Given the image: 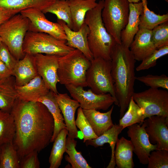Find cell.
I'll return each instance as SVG.
<instances>
[{
  "label": "cell",
  "mask_w": 168,
  "mask_h": 168,
  "mask_svg": "<svg viewBox=\"0 0 168 168\" xmlns=\"http://www.w3.org/2000/svg\"><path fill=\"white\" fill-rule=\"evenodd\" d=\"M10 112L15 125L12 142L20 161L30 152L34 151L40 152L49 145L54 123L44 105L17 98Z\"/></svg>",
  "instance_id": "cell-1"
},
{
  "label": "cell",
  "mask_w": 168,
  "mask_h": 168,
  "mask_svg": "<svg viewBox=\"0 0 168 168\" xmlns=\"http://www.w3.org/2000/svg\"><path fill=\"white\" fill-rule=\"evenodd\" d=\"M136 61L129 48L117 44L111 56V72L120 108V119L128 108L134 92Z\"/></svg>",
  "instance_id": "cell-2"
},
{
  "label": "cell",
  "mask_w": 168,
  "mask_h": 168,
  "mask_svg": "<svg viewBox=\"0 0 168 168\" xmlns=\"http://www.w3.org/2000/svg\"><path fill=\"white\" fill-rule=\"evenodd\" d=\"M104 4V0L99 1L95 7L88 12L84 22L89 28L88 45L93 58L111 61L113 50L117 43L103 22L101 13Z\"/></svg>",
  "instance_id": "cell-3"
},
{
  "label": "cell",
  "mask_w": 168,
  "mask_h": 168,
  "mask_svg": "<svg viewBox=\"0 0 168 168\" xmlns=\"http://www.w3.org/2000/svg\"><path fill=\"white\" fill-rule=\"evenodd\" d=\"M91 63V60L77 49L59 57L57 70L59 82L64 85L87 86L86 74Z\"/></svg>",
  "instance_id": "cell-4"
},
{
  "label": "cell",
  "mask_w": 168,
  "mask_h": 168,
  "mask_svg": "<svg viewBox=\"0 0 168 168\" xmlns=\"http://www.w3.org/2000/svg\"><path fill=\"white\" fill-rule=\"evenodd\" d=\"M29 21L20 13L16 14L0 26V38L13 56L18 60L25 54L23 44L29 31Z\"/></svg>",
  "instance_id": "cell-5"
},
{
  "label": "cell",
  "mask_w": 168,
  "mask_h": 168,
  "mask_svg": "<svg viewBox=\"0 0 168 168\" xmlns=\"http://www.w3.org/2000/svg\"><path fill=\"white\" fill-rule=\"evenodd\" d=\"M66 42L46 33L28 31L24 40L23 51L25 54L32 55L41 54L61 57L75 49Z\"/></svg>",
  "instance_id": "cell-6"
},
{
  "label": "cell",
  "mask_w": 168,
  "mask_h": 168,
  "mask_svg": "<svg viewBox=\"0 0 168 168\" xmlns=\"http://www.w3.org/2000/svg\"><path fill=\"white\" fill-rule=\"evenodd\" d=\"M129 3L127 0H104L101 13L103 22L118 44H121V32L128 22Z\"/></svg>",
  "instance_id": "cell-7"
},
{
  "label": "cell",
  "mask_w": 168,
  "mask_h": 168,
  "mask_svg": "<svg viewBox=\"0 0 168 168\" xmlns=\"http://www.w3.org/2000/svg\"><path fill=\"white\" fill-rule=\"evenodd\" d=\"M91 62L86 74L87 86L97 94L109 93L117 101L111 72V61L97 58H94Z\"/></svg>",
  "instance_id": "cell-8"
},
{
  "label": "cell",
  "mask_w": 168,
  "mask_h": 168,
  "mask_svg": "<svg viewBox=\"0 0 168 168\" xmlns=\"http://www.w3.org/2000/svg\"><path fill=\"white\" fill-rule=\"evenodd\" d=\"M133 100L143 111L144 117L154 115L168 117V92L166 90L150 88L133 93Z\"/></svg>",
  "instance_id": "cell-9"
},
{
  "label": "cell",
  "mask_w": 168,
  "mask_h": 168,
  "mask_svg": "<svg viewBox=\"0 0 168 168\" xmlns=\"http://www.w3.org/2000/svg\"><path fill=\"white\" fill-rule=\"evenodd\" d=\"M73 99L84 109H95L106 110L114 103L118 106L116 100L109 93L98 94L90 89L85 90L83 87L72 85H65Z\"/></svg>",
  "instance_id": "cell-10"
},
{
  "label": "cell",
  "mask_w": 168,
  "mask_h": 168,
  "mask_svg": "<svg viewBox=\"0 0 168 168\" xmlns=\"http://www.w3.org/2000/svg\"><path fill=\"white\" fill-rule=\"evenodd\" d=\"M20 13L29 21V31L46 33L58 40L66 41L67 37L61 25L58 22L49 21L42 11L30 8Z\"/></svg>",
  "instance_id": "cell-11"
},
{
  "label": "cell",
  "mask_w": 168,
  "mask_h": 168,
  "mask_svg": "<svg viewBox=\"0 0 168 168\" xmlns=\"http://www.w3.org/2000/svg\"><path fill=\"white\" fill-rule=\"evenodd\" d=\"M135 124L127 127L128 136L133 146L134 152L138 157L140 163L147 164L151 152L156 150L157 145L150 142L145 130L146 123L144 120L141 124Z\"/></svg>",
  "instance_id": "cell-12"
},
{
  "label": "cell",
  "mask_w": 168,
  "mask_h": 168,
  "mask_svg": "<svg viewBox=\"0 0 168 168\" xmlns=\"http://www.w3.org/2000/svg\"><path fill=\"white\" fill-rule=\"evenodd\" d=\"M33 55L38 75L50 91L58 93L57 85L59 80L57 70L59 56L41 54Z\"/></svg>",
  "instance_id": "cell-13"
},
{
  "label": "cell",
  "mask_w": 168,
  "mask_h": 168,
  "mask_svg": "<svg viewBox=\"0 0 168 168\" xmlns=\"http://www.w3.org/2000/svg\"><path fill=\"white\" fill-rule=\"evenodd\" d=\"M149 140L156 144V150L168 151V117L154 115L145 119Z\"/></svg>",
  "instance_id": "cell-14"
},
{
  "label": "cell",
  "mask_w": 168,
  "mask_h": 168,
  "mask_svg": "<svg viewBox=\"0 0 168 168\" xmlns=\"http://www.w3.org/2000/svg\"><path fill=\"white\" fill-rule=\"evenodd\" d=\"M57 22L62 26L67 37L66 44L81 51L90 60L93 57L89 47L88 35L89 28L84 22L80 29L75 31L69 28L63 21L57 19Z\"/></svg>",
  "instance_id": "cell-15"
},
{
  "label": "cell",
  "mask_w": 168,
  "mask_h": 168,
  "mask_svg": "<svg viewBox=\"0 0 168 168\" xmlns=\"http://www.w3.org/2000/svg\"><path fill=\"white\" fill-rule=\"evenodd\" d=\"M59 108L63 115L68 135L73 138H78V132L75 122V113L80 107L79 103L72 99L66 93H54Z\"/></svg>",
  "instance_id": "cell-16"
},
{
  "label": "cell",
  "mask_w": 168,
  "mask_h": 168,
  "mask_svg": "<svg viewBox=\"0 0 168 168\" xmlns=\"http://www.w3.org/2000/svg\"><path fill=\"white\" fill-rule=\"evenodd\" d=\"M151 30L140 29L129 48L136 60L142 61L157 49L151 39Z\"/></svg>",
  "instance_id": "cell-17"
},
{
  "label": "cell",
  "mask_w": 168,
  "mask_h": 168,
  "mask_svg": "<svg viewBox=\"0 0 168 168\" xmlns=\"http://www.w3.org/2000/svg\"><path fill=\"white\" fill-rule=\"evenodd\" d=\"M143 8L142 2L129 3V14L128 22L121 34V44L129 48L134 37L138 31L139 17Z\"/></svg>",
  "instance_id": "cell-18"
},
{
  "label": "cell",
  "mask_w": 168,
  "mask_h": 168,
  "mask_svg": "<svg viewBox=\"0 0 168 168\" xmlns=\"http://www.w3.org/2000/svg\"><path fill=\"white\" fill-rule=\"evenodd\" d=\"M16 86L24 85L38 75L34 55L25 54L23 58L18 60L12 71Z\"/></svg>",
  "instance_id": "cell-19"
},
{
  "label": "cell",
  "mask_w": 168,
  "mask_h": 168,
  "mask_svg": "<svg viewBox=\"0 0 168 168\" xmlns=\"http://www.w3.org/2000/svg\"><path fill=\"white\" fill-rule=\"evenodd\" d=\"M16 88L18 98L28 101H36L50 91L42 78L38 75L24 85L16 86Z\"/></svg>",
  "instance_id": "cell-20"
},
{
  "label": "cell",
  "mask_w": 168,
  "mask_h": 168,
  "mask_svg": "<svg viewBox=\"0 0 168 168\" xmlns=\"http://www.w3.org/2000/svg\"><path fill=\"white\" fill-rule=\"evenodd\" d=\"M113 105L110 110L105 113H101L95 109H82L95 134L99 137L114 125L111 119L113 110Z\"/></svg>",
  "instance_id": "cell-21"
},
{
  "label": "cell",
  "mask_w": 168,
  "mask_h": 168,
  "mask_svg": "<svg viewBox=\"0 0 168 168\" xmlns=\"http://www.w3.org/2000/svg\"><path fill=\"white\" fill-rule=\"evenodd\" d=\"M123 129L119 124H115L109 129L96 138L86 141V146H91L95 147L103 146L105 143L110 144L111 149V156L110 162L107 168H114L115 163L114 159L115 147L119 135Z\"/></svg>",
  "instance_id": "cell-22"
},
{
  "label": "cell",
  "mask_w": 168,
  "mask_h": 168,
  "mask_svg": "<svg viewBox=\"0 0 168 168\" xmlns=\"http://www.w3.org/2000/svg\"><path fill=\"white\" fill-rule=\"evenodd\" d=\"M36 101L40 102L44 105L53 117L54 127L50 141V142H53L61 131L66 128L63 115L54 93L50 91L48 94L40 97Z\"/></svg>",
  "instance_id": "cell-23"
},
{
  "label": "cell",
  "mask_w": 168,
  "mask_h": 168,
  "mask_svg": "<svg viewBox=\"0 0 168 168\" xmlns=\"http://www.w3.org/2000/svg\"><path fill=\"white\" fill-rule=\"evenodd\" d=\"M56 0H0V8L14 15L22 11L34 8L42 11L52 4Z\"/></svg>",
  "instance_id": "cell-24"
},
{
  "label": "cell",
  "mask_w": 168,
  "mask_h": 168,
  "mask_svg": "<svg viewBox=\"0 0 168 168\" xmlns=\"http://www.w3.org/2000/svg\"><path fill=\"white\" fill-rule=\"evenodd\" d=\"M72 21V30H79L84 23L86 15L97 5L96 0H68Z\"/></svg>",
  "instance_id": "cell-25"
},
{
  "label": "cell",
  "mask_w": 168,
  "mask_h": 168,
  "mask_svg": "<svg viewBox=\"0 0 168 168\" xmlns=\"http://www.w3.org/2000/svg\"><path fill=\"white\" fill-rule=\"evenodd\" d=\"M114 150L115 165L118 168H133V146L130 140L123 137L118 138Z\"/></svg>",
  "instance_id": "cell-26"
},
{
  "label": "cell",
  "mask_w": 168,
  "mask_h": 168,
  "mask_svg": "<svg viewBox=\"0 0 168 168\" xmlns=\"http://www.w3.org/2000/svg\"><path fill=\"white\" fill-rule=\"evenodd\" d=\"M18 98L14 77L0 80V110L10 112Z\"/></svg>",
  "instance_id": "cell-27"
},
{
  "label": "cell",
  "mask_w": 168,
  "mask_h": 168,
  "mask_svg": "<svg viewBox=\"0 0 168 168\" xmlns=\"http://www.w3.org/2000/svg\"><path fill=\"white\" fill-rule=\"evenodd\" d=\"M68 133L67 128H64L54 141L49 158V168H58L61 165L63 154L66 152V139Z\"/></svg>",
  "instance_id": "cell-28"
},
{
  "label": "cell",
  "mask_w": 168,
  "mask_h": 168,
  "mask_svg": "<svg viewBox=\"0 0 168 168\" xmlns=\"http://www.w3.org/2000/svg\"><path fill=\"white\" fill-rule=\"evenodd\" d=\"M15 132L14 119L10 112L0 110V147L12 142Z\"/></svg>",
  "instance_id": "cell-29"
},
{
  "label": "cell",
  "mask_w": 168,
  "mask_h": 168,
  "mask_svg": "<svg viewBox=\"0 0 168 168\" xmlns=\"http://www.w3.org/2000/svg\"><path fill=\"white\" fill-rule=\"evenodd\" d=\"M141 0L143 8L139 17V29H145L152 30L159 24L168 21V13L162 15L157 14L148 8L147 0Z\"/></svg>",
  "instance_id": "cell-30"
},
{
  "label": "cell",
  "mask_w": 168,
  "mask_h": 168,
  "mask_svg": "<svg viewBox=\"0 0 168 168\" xmlns=\"http://www.w3.org/2000/svg\"><path fill=\"white\" fill-rule=\"evenodd\" d=\"M77 141L68 135L66 139L65 160L70 163L73 168H91L82 155L81 152L76 149Z\"/></svg>",
  "instance_id": "cell-31"
},
{
  "label": "cell",
  "mask_w": 168,
  "mask_h": 168,
  "mask_svg": "<svg viewBox=\"0 0 168 168\" xmlns=\"http://www.w3.org/2000/svg\"><path fill=\"white\" fill-rule=\"evenodd\" d=\"M127 109V111L119 120V125L123 129L135 124L141 125L145 119L143 112L132 97Z\"/></svg>",
  "instance_id": "cell-32"
},
{
  "label": "cell",
  "mask_w": 168,
  "mask_h": 168,
  "mask_svg": "<svg viewBox=\"0 0 168 168\" xmlns=\"http://www.w3.org/2000/svg\"><path fill=\"white\" fill-rule=\"evenodd\" d=\"M0 168H20V160L12 142L0 147Z\"/></svg>",
  "instance_id": "cell-33"
},
{
  "label": "cell",
  "mask_w": 168,
  "mask_h": 168,
  "mask_svg": "<svg viewBox=\"0 0 168 168\" xmlns=\"http://www.w3.org/2000/svg\"><path fill=\"white\" fill-rule=\"evenodd\" d=\"M42 11L44 14L51 13L55 15L57 19L64 21L72 30V21L68 0H56L52 4Z\"/></svg>",
  "instance_id": "cell-34"
},
{
  "label": "cell",
  "mask_w": 168,
  "mask_h": 168,
  "mask_svg": "<svg viewBox=\"0 0 168 168\" xmlns=\"http://www.w3.org/2000/svg\"><path fill=\"white\" fill-rule=\"evenodd\" d=\"M151 39L156 49L168 46V21L152 30Z\"/></svg>",
  "instance_id": "cell-35"
},
{
  "label": "cell",
  "mask_w": 168,
  "mask_h": 168,
  "mask_svg": "<svg viewBox=\"0 0 168 168\" xmlns=\"http://www.w3.org/2000/svg\"><path fill=\"white\" fill-rule=\"evenodd\" d=\"M75 122L76 127L80 129L82 134L83 142L87 140L96 138L98 137L94 132L80 107L78 109L77 118Z\"/></svg>",
  "instance_id": "cell-36"
},
{
  "label": "cell",
  "mask_w": 168,
  "mask_h": 168,
  "mask_svg": "<svg viewBox=\"0 0 168 168\" xmlns=\"http://www.w3.org/2000/svg\"><path fill=\"white\" fill-rule=\"evenodd\" d=\"M136 80L150 86V88L156 89L161 88L168 90V77L164 74L160 75L148 74L136 77Z\"/></svg>",
  "instance_id": "cell-37"
},
{
  "label": "cell",
  "mask_w": 168,
  "mask_h": 168,
  "mask_svg": "<svg viewBox=\"0 0 168 168\" xmlns=\"http://www.w3.org/2000/svg\"><path fill=\"white\" fill-rule=\"evenodd\" d=\"M147 164L148 168H168V151L156 150L152 151Z\"/></svg>",
  "instance_id": "cell-38"
},
{
  "label": "cell",
  "mask_w": 168,
  "mask_h": 168,
  "mask_svg": "<svg viewBox=\"0 0 168 168\" xmlns=\"http://www.w3.org/2000/svg\"><path fill=\"white\" fill-rule=\"evenodd\" d=\"M168 54V46L156 49L142 61L140 64L136 68V71H139L148 69L155 66L158 59Z\"/></svg>",
  "instance_id": "cell-39"
},
{
  "label": "cell",
  "mask_w": 168,
  "mask_h": 168,
  "mask_svg": "<svg viewBox=\"0 0 168 168\" xmlns=\"http://www.w3.org/2000/svg\"><path fill=\"white\" fill-rule=\"evenodd\" d=\"M0 59L12 71L18 61L13 56L6 45L2 42L0 44Z\"/></svg>",
  "instance_id": "cell-40"
},
{
  "label": "cell",
  "mask_w": 168,
  "mask_h": 168,
  "mask_svg": "<svg viewBox=\"0 0 168 168\" xmlns=\"http://www.w3.org/2000/svg\"><path fill=\"white\" fill-rule=\"evenodd\" d=\"M38 153L36 151H33L21 158L20 161V168H40V163Z\"/></svg>",
  "instance_id": "cell-41"
},
{
  "label": "cell",
  "mask_w": 168,
  "mask_h": 168,
  "mask_svg": "<svg viewBox=\"0 0 168 168\" xmlns=\"http://www.w3.org/2000/svg\"><path fill=\"white\" fill-rule=\"evenodd\" d=\"M12 76V71L0 59V80Z\"/></svg>",
  "instance_id": "cell-42"
},
{
  "label": "cell",
  "mask_w": 168,
  "mask_h": 168,
  "mask_svg": "<svg viewBox=\"0 0 168 168\" xmlns=\"http://www.w3.org/2000/svg\"><path fill=\"white\" fill-rule=\"evenodd\" d=\"M14 15L10 12L0 8V26Z\"/></svg>",
  "instance_id": "cell-43"
},
{
  "label": "cell",
  "mask_w": 168,
  "mask_h": 168,
  "mask_svg": "<svg viewBox=\"0 0 168 168\" xmlns=\"http://www.w3.org/2000/svg\"><path fill=\"white\" fill-rule=\"evenodd\" d=\"M129 3H137L140 1L141 0H127Z\"/></svg>",
  "instance_id": "cell-44"
},
{
  "label": "cell",
  "mask_w": 168,
  "mask_h": 168,
  "mask_svg": "<svg viewBox=\"0 0 168 168\" xmlns=\"http://www.w3.org/2000/svg\"><path fill=\"white\" fill-rule=\"evenodd\" d=\"M1 42H2L1 40V38H0V44L1 43Z\"/></svg>",
  "instance_id": "cell-45"
},
{
  "label": "cell",
  "mask_w": 168,
  "mask_h": 168,
  "mask_svg": "<svg viewBox=\"0 0 168 168\" xmlns=\"http://www.w3.org/2000/svg\"><path fill=\"white\" fill-rule=\"evenodd\" d=\"M99 0V1H102V0Z\"/></svg>",
  "instance_id": "cell-46"
},
{
  "label": "cell",
  "mask_w": 168,
  "mask_h": 168,
  "mask_svg": "<svg viewBox=\"0 0 168 168\" xmlns=\"http://www.w3.org/2000/svg\"></svg>",
  "instance_id": "cell-47"
},
{
  "label": "cell",
  "mask_w": 168,
  "mask_h": 168,
  "mask_svg": "<svg viewBox=\"0 0 168 168\" xmlns=\"http://www.w3.org/2000/svg\"></svg>",
  "instance_id": "cell-48"
}]
</instances>
